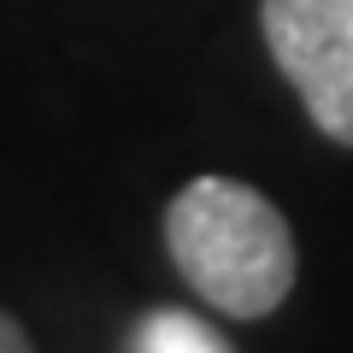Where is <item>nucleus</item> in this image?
Wrapping results in <instances>:
<instances>
[{
    "mask_svg": "<svg viewBox=\"0 0 353 353\" xmlns=\"http://www.w3.org/2000/svg\"><path fill=\"white\" fill-rule=\"evenodd\" d=\"M259 30L306 118L353 148V0H259Z\"/></svg>",
    "mask_w": 353,
    "mask_h": 353,
    "instance_id": "f03ea898",
    "label": "nucleus"
},
{
    "mask_svg": "<svg viewBox=\"0 0 353 353\" xmlns=\"http://www.w3.org/2000/svg\"><path fill=\"white\" fill-rule=\"evenodd\" d=\"M0 353H36V347H30V336L18 330L12 312H0Z\"/></svg>",
    "mask_w": 353,
    "mask_h": 353,
    "instance_id": "20e7f679",
    "label": "nucleus"
},
{
    "mask_svg": "<svg viewBox=\"0 0 353 353\" xmlns=\"http://www.w3.org/2000/svg\"><path fill=\"white\" fill-rule=\"evenodd\" d=\"M136 353H230L218 341V330H206L194 312H153L148 324L136 330Z\"/></svg>",
    "mask_w": 353,
    "mask_h": 353,
    "instance_id": "7ed1b4c3",
    "label": "nucleus"
},
{
    "mask_svg": "<svg viewBox=\"0 0 353 353\" xmlns=\"http://www.w3.org/2000/svg\"><path fill=\"white\" fill-rule=\"evenodd\" d=\"M165 248L206 306L224 318H265L294 289V230L253 183L194 176L165 206Z\"/></svg>",
    "mask_w": 353,
    "mask_h": 353,
    "instance_id": "f257e3e1",
    "label": "nucleus"
}]
</instances>
